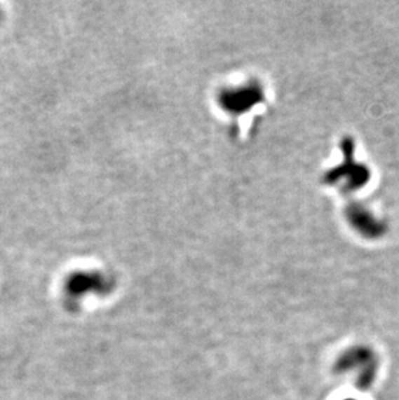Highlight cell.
<instances>
[{
  "instance_id": "obj_1",
  "label": "cell",
  "mask_w": 399,
  "mask_h": 400,
  "mask_svg": "<svg viewBox=\"0 0 399 400\" xmlns=\"http://www.w3.org/2000/svg\"><path fill=\"white\" fill-rule=\"evenodd\" d=\"M99 289H102V277L95 273H74L67 282V290L73 297H79Z\"/></svg>"
}]
</instances>
